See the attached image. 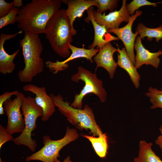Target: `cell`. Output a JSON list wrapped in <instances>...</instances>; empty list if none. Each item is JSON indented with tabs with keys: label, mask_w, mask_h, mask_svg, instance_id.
<instances>
[{
	"label": "cell",
	"mask_w": 162,
	"mask_h": 162,
	"mask_svg": "<svg viewBox=\"0 0 162 162\" xmlns=\"http://www.w3.org/2000/svg\"><path fill=\"white\" fill-rule=\"evenodd\" d=\"M71 80L78 82L83 81L85 85L79 94L75 95L74 101L70 104L73 107L82 109L84 97L89 93L96 95L102 103L106 100L107 93L103 86V81L97 77L96 73H93L82 66L78 68L76 73L73 75Z\"/></svg>",
	"instance_id": "obj_6"
},
{
	"label": "cell",
	"mask_w": 162,
	"mask_h": 162,
	"mask_svg": "<svg viewBox=\"0 0 162 162\" xmlns=\"http://www.w3.org/2000/svg\"><path fill=\"white\" fill-rule=\"evenodd\" d=\"M61 0H32L18 10L16 22L24 32L45 34L47 23L60 9Z\"/></svg>",
	"instance_id": "obj_1"
},
{
	"label": "cell",
	"mask_w": 162,
	"mask_h": 162,
	"mask_svg": "<svg viewBox=\"0 0 162 162\" xmlns=\"http://www.w3.org/2000/svg\"><path fill=\"white\" fill-rule=\"evenodd\" d=\"M55 162H72L69 156H67L63 160V162H61L58 159H57Z\"/></svg>",
	"instance_id": "obj_31"
},
{
	"label": "cell",
	"mask_w": 162,
	"mask_h": 162,
	"mask_svg": "<svg viewBox=\"0 0 162 162\" xmlns=\"http://www.w3.org/2000/svg\"><path fill=\"white\" fill-rule=\"evenodd\" d=\"M0 162H5L4 161H3L1 159V158H0Z\"/></svg>",
	"instance_id": "obj_32"
},
{
	"label": "cell",
	"mask_w": 162,
	"mask_h": 162,
	"mask_svg": "<svg viewBox=\"0 0 162 162\" xmlns=\"http://www.w3.org/2000/svg\"><path fill=\"white\" fill-rule=\"evenodd\" d=\"M81 136L89 140L99 157L104 158L106 157L108 146L107 137L106 133H103L98 137L83 134H81Z\"/></svg>",
	"instance_id": "obj_20"
},
{
	"label": "cell",
	"mask_w": 162,
	"mask_h": 162,
	"mask_svg": "<svg viewBox=\"0 0 162 162\" xmlns=\"http://www.w3.org/2000/svg\"><path fill=\"white\" fill-rule=\"evenodd\" d=\"M153 144L145 140L140 141L138 156L134 158V162H162L152 149Z\"/></svg>",
	"instance_id": "obj_19"
},
{
	"label": "cell",
	"mask_w": 162,
	"mask_h": 162,
	"mask_svg": "<svg viewBox=\"0 0 162 162\" xmlns=\"http://www.w3.org/2000/svg\"><path fill=\"white\" fill-rule=\"evenodd\" d=\"M19 92L15 90L11 92H6L0 95V115H3L4 113V103L9 99L13 95L17 96Z\"/></svg>",
	"instance_id": "obj_26"
},
{
	"label": "cell",
	"mask_w": 162,
	"mask_h": 162,
	"mask_svg": "<svg viewBox=\"0 0 162 162\" xmlns=\"http://www.w3.org/2000/svg\"><path fill=\"white\" fill-rule=\"evenodd\" d=\"M45 34L54 52L60 56L67 58L70 55L69 44L76 34L73 31L66 9L58 11L48 22Z\"/></svg>",
	"instance_id": "obj_2"
},
{
	"label": "cell",
	"mask_w": 162,
	"mask_h": 162,
	"mask_svg": "<svg viewBox=\"0 0 162 162\" xmlns=\"http://www.w3.org/2000/svg\"><path fill=\"white\" fill-rule=\"evenodd\" d=\"M14 138L12 135L9 134L6 129L0 125V149L5 143L13 140Z\"/></svg>",
	"instance_id": "obj_27"
},
{
	"label": "cell",
	"mask_w": 162,
	"mask_h": 162,
	"mask_svg": "<svg viewBox=\"0 0 162 162\" xmlns=\"http://www.w3.org/2000/svg\"><path fill=\"white\" fill-rule=\"evenodd\" d=\"M97 3L98 9L96 12L103 14L107 10L111 12L118 5V0H96Z\"/></svg>",
	"instance_id": "obj_23"
},
{
	"label": "cell",
	"mask_w": 162,
	"mask_h": 162,
	"mask_svg": "<svg viewBox=\"0 0 162 162\" xmlns=\"http://www.w3.org/2000/svg\"><path fill=\"white\" fill-rule=\"evenodd\" d=\"M117 50V48L113 47L110 42L100 49L93 58L96 64V70L98 67L104 68L108 72L111 79L113 78L118 66L113 58V54Z\"/></svg>",
	"instance_id": "obj_15"
},
{
	"label": "cell",
	"mask_w": 162,
	"mask_h": 162,
	"mask_svg": "<svg viewBox=\"0 0 162 162\" xmlns=\"http://www.w3.org/2000/svg\"><path fill=\"white\" fill-rule=\"evenodd\" d=\"M13 7V2L8 3L4 0H0V18L7 15Z\"/></svg>",
	"instance_id": "obj_28"
},
{
	"label": "cell",
	"mask_w": 162,
	"mask_h": 162,
	"mask_svg": "<svg viewBox=\"0 0 162 162\" xmlns=\"http://www.w3.org/2000/svg\"><path fill=\"white\" fill-rule=\"evenodd\" d=\"M134 48L136 52L134 65L137 69L143 64L151 65L156 69L158 68L160 62L159 56L162 55V51L160 50L156 52H150L143 46L141 38L139 36L136 39Z\"/></svg>",
	"instance_id": "obj_14"
},
{
	"label": "cell",
	"mask_w": 162,
	"mask_h": 162,
	"mask_svg": "<svg viewBox=\"0 0 162 162\" xmlns=\"http://www.w3.org/2000/svg\"><path fill=\"white\" fill-rule=\"evenodd\" d=\"M24 96L22 93L19 92L15 98L8 99L4 103V111L8 118L6 129L10 135L21 133L24 129V120L21 109Z\"/></svg>",
	"instance_id": "obj_8"
},
{
	"label": "cell",
	"mask_w": 162,
	"mask_h": 162,
	"mask_svg": "<svg viewBox=\"0 0 162 162\" xmlns=\"http://www.w3.org/2000/svg\"><path fill=\"white\" fill-rule=\"evenodd\" d=\"M141 10H136L131 16L128 22L124 26L116 29H111L108 31L116 34L119 39L123 43L128 56L132 63L134 64L135 56L134 52L135 39L139 34L136 32L134 33L132 28L133 22L136 18L142 14Z\"/></svg>",
	"instance_id": "obj_10"
},
{
	"label": "cell",
	"mask_w": 162,
	"mask_h": 162,
	"mask_svg": "<svg viewBox=\"0 0 162 162\" xmlns=\"http://www.w3.org/2000/svg\"><path fill=\"white\" fill-rule=\"evenodd\" d=\"M161 134L155 140V144L158 145L161 151L162 152V125L160 126V127L159 129Z\"/></svg>",
	"instance_id": "obj_29"
},
{
	"label": "cell",
	"mask_w": 162,
	"mask_h": 162,
	"mask_svg": "<svg viewBox=\"0 0 162 162\" xmlns=\"http://www.w3.org/2000/svg\"><path fill=\"white\" fill-rule=\"evenodd\" d=\"M49 95L61 113L76 128L89 130L94 136H99L103 133L97 123L92 109L88 105H85L83 109L74 108L68 101H64L61 94L51 93Z\"/></svg>",
	"instance_id": "obj_4"
},
{
	"label": "cell",
	"mask_w": 162,
	"mask_h": 162,
	"mask_svg": "<svg viewBox=\"0 0 162 162\" xmlns=\"http://www.w3.org/2000/svg\"><path fill=\"white\" fill-rule=\"evenodd\" d=\"M94 6H91L87 10V17L84 19V21L88 23L91 21L94 31V38L93 42L90 45L88 49H100L103 47L106 44L112 41L119 40L109 33L105 27L98 24L95 20L93 16Z\"/></svg>",
	"instance_id": "obj_13"
},
{
	"label": "cell",
	"mask_w": 162,
	"mask_h": 162,
	"mask_svg": "<svg viewBox=\"0 0 162 162\" xmlns=\"http://www.w3.org/2000/svg\"><path fill=\"white\" fill-rule=\"evenodd\" d=\"M79 137L77 130L69 127L66 128L64 136L62 139L53 140L47 135L43 137L44 146L39 150L27 157L25 160L29 162L39 160L43 162H55L59 157V152L64 146Z\"/></svg>",
	"instance_id": "obj_7"
},
{
	"label": "cell",
	"mask_w": 162,
	"mask_h": 162,
	"mask_svg": "<svg viewBox=\"0 0 162 162\" xmlns=\"http://www.w3.org/2000/svg\"><path fill=\"white\" fill-rule=\"evenodd\" d=\"M117 48L118 66L125 70L129 75L134 85L136 88L140 86V76L138 72L137 68L128 57L125 47L121 49Z\"/></svg>",
	"instance_id": "obj_18"
},
{
	"label": "cell",
	"mask_w": 162,
	"mask_h": 162,
	"mask_svg": "<svg viewBox=\"0 0 162 162\" xmlns=\"http://www.w3.org/2000/svg\"><path fill=\"white\" fill-rule=\"evenodd\" d=\"M136 32L143 39H144L145 37H147L148 40L151 41L153 38H154L156 41L158 42L162 39V25L157 28H152L148 27L142 23H140L137 26Z\"/></svg>",
	"instance_id": "obj_21"
},
{
	"label": "cell",
	"mask_w": 162,
	"mask_h": 162,
	"mask_svg": "<svg viewBox=\"0 0 162 162\" xmlns=\"http://www.w3.org/2000/svg\"><path fill=\"white\" fill-rule=\"evenodd\" d=\"M160 3V2H152L146 0H133L130 3L127 4L126 7L129 14L132 15L135 14L136 10L141 7L149 5L156 7L157 4Z\"/></svg>",
	"instance_id": "obj_24"
},
{
	"label": "cell",
	"mask_w": 162,
	"mask_h": 162,
	"mask_svg": "<svg viewBox=\"0 0 162 162\" xmlns=\"http://www.w3.org/2000/svg\"><path fill=\"white\" fill-rule=\"evenodd\" d=\"M22 32L20 30L13 34H6L2 33L0 35V72L4 74H10L12 73L15 67L14 61L18 54L20 50L18 49L12 54H9L5 50L4 44L6 40L15 37Z\"/></svg>",
	"instance_id": "obj_16"
},
{
	"label": "cell",
	"mask_w": 162,
	"mask_h": 162,
	"mask_svg": "<svg viewBox=\"0 0 162 162\" xmlns=\"http://www.w3.org/2000/svg\"><path fill=\"white\" fill-rule=\"evenodd\" d=\"M13 2L14 7L19 8L20 7L21 8L23 6L22 0H14Z\"/></svg>",
	"instance_id": "obj_30"
},
{
	"label": "cell",
	"mask_w": 162,
	"mask_h": 162,
	"mask_svg": "<svg viewBox=\"0 0 162 162\" xmlns=\"http://www.w3.org/2000/svg\"><path fill=\"white\" fill-rule=\"evenodd\" d=\"M22 89L24 91H29L35 95V102L43 111L41 120L44 122L48 120L55 112L56 106L51 97L47 94L45 87L29 84L24 85Z\"/></svg>",
	"instance_id": "obj_12"
},
{
	"label": "cell",
	"mask_w": 162,
	"mask_h": 162,
	"mask_svg": "<svg viewBox=\"0 0 162 162\" xmlns=\"http://www.w3.org/2000/svg\"><path fill=\"white\" fill-rule=\"evenodd\" d=\"M19 8L13 7L9 12L5 16L0 18V29L16 22V17Z\"/></svg>",
	"instance_id": "obj_25"
},
{
	"label": "cell",
	"mask_w": 162,
	"mask_h": 162,
	"mask_svg": "<svg viewBox=\"0 0 162 162\" xmlns=\"http://www.w3.org/2000/svg\"><path fill=\"white\" fill-rule=\"evenodd\" d=\"M126 0H123L120 9L109 13L106 15L105 13L101 14L94 10L93 16L96 22L99 24L104 26L108 31L111 29L119 28L121 23L125 22L128 23L131 16L127 10Z\"/></svg>",
	"instance_id": "obj_11"
},
{
	"label": "cell",
	"mask_w": 162,
	"mask_h": 162,
	"mask_svg": "<svg viewBox=\"0 0 162 162\" xmlns=\"http://www.w3.org/2000/svg\"><path fill=\"white\" fill-rule=\"evenodd\" d=\"M21 109L24 116V128L21 134L13 141L15 144L24 145L34 152L37 145L36 140L32 137V133L37 127L38 118L43 116V111L36 103L34 98L30 96H24Z\"/></svg>",
	"instance_id": "obj_5"
},
{
	"label": "cell",
	"mask_w": 162,
	"mask_h": 162,
	"mask_svg": "<svg viewBox=\"0 0 162 162\" xmlns=\"http://www.w3.org/2000/svg\"><path fill=\"white\" fill-rule=\"evenodd\" d=\"M69 47L71 53L70 56L64 60L62 61H57L54 62L48 61L45 64L50 71L54 74H56L59 72L67 69L69 66L68 62L71 61L79 58H82L89 60L91 63L93 62L92 59L93 57L95 56L99 52V48L85 49L84 45L82 48L76 47L69 44Z\"/></svg>",
	"instance_id": "obj_9"
},
{
	"label": "cell",
	"mask_w": 162,
	"mask_h": 162,
	"mask_svg": "<svg viewBox=\"0 0 162 162\" xmlns=\"http://www.w3.org/2000/svg\"><path fill=\"white\" fill-rule=\"evenodd\" d=\"M25 66L18 73L22 82H30L44 70V64L41 55L43 47L39 34L24 32L23 38L20 40Z\"/></svg>",
	"instance_id": "obj_3"
},
{
	"label": "cell",
	"mask_w": 162,
	"mask_h": 162,
	"mask_svg": "<svg viewBox=\"0 0 162 162\" xmlns=\"http://www.w3.org/2000/svg\"><path fill=\"white\" fill-rule=\"evenodd\" d=\"M145 95L149 98L152 106L150 108L155 109L158 108L162 109V87L160 90L151 86L149 87L148 92Z\"/></svg>",
	"instance_id": "obj_22"
},
{
	"label": "cell",
	"mask_w": 162,
	"mask_h": 162,
	"mask_svg": "<svg viewBox=\"0 0 162 162\" xmlns=\"http://www.w3.org/2000/svg\"><path fill=\"white\" fill-rule=\"evenodd\" d=\"M61 1L68 5L66 14L72 28L76 34L77 31L74 27L75 19L81 17L84 12L91 6H97L96 0H61Z\"/></svg>",
	"instance_id": "obj_17"
}]
</instances>
